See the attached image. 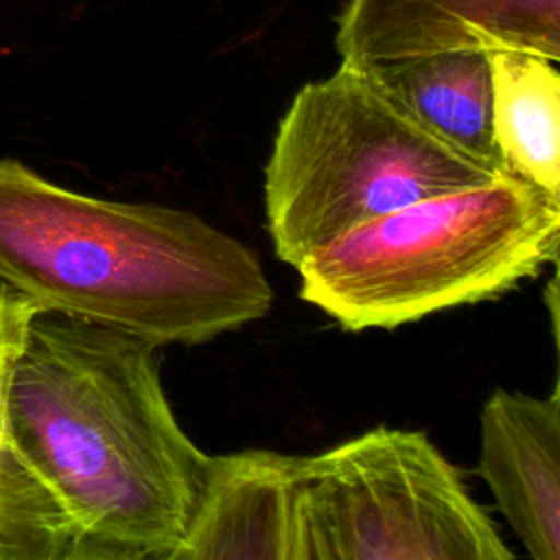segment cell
Instances as JSON below:
<instances>
[{
  "label": "cell",
  "mask_w": 560,
  "mask_h": 560,
  "mask_svg": "<svg viewBox=\"0 0 560 560\" xmlns=\"http://www.w3.org/2000/svg\"><path fill=\"white\" fill-rule=\"evenodd\" d=\"M158 346L35 311L9 387L0 560H168L208 453L179 427Z\"/></svg>",
  "instance_id": "obj_1"
},
{
  "label": "cell",
  "mask_w": 560,
  "mask_h": 560,
  "mask_svg": "<svg viewBox=\"0 0 560 560\" xmlns=\"http://www.w3.org/2000/svg\"><path fill=\"white\" fill-rule=\"evenodd\" d=\"M0 282L158 348L212 341L273 302L254 249L199 214L83 195L15 158L0 160Z\"/></svg>",
  "instance_id": "obj_2"
},
{
  "label": "cell",
  "mask_w": 560,
  "mask_h": 560,
  "mask_svg": "<svg viewBox=\"0 0 560 560\" xmlns=\"http://www.w3.org/2000/svg\"><path fill=\"white\" fill-rule=\"evenodd\" d=\"M560 199L503 171L392 210L298 265L300 298L341 328H398L494 300L558 262Z\"/></svg>",
  "instance_id": "obj_3"
},
{
  "label": "cell",
  "mask_w": 560,
  "mask_h": 560,
  "mask_svg": "<svg viewBox=\"0 0 560 560\" xmlns=\"http://www.w3.org/2000/svg\"><path fill=\"white\" fill-rule=\"evenodd\" d=\"M503 171L422 125L368 70L343 63L298 90L265 166L273 254L295 267L324 243Z\"/></svg>",
  "instance_id": "obj_4"
},
{
  "label": "cell",
  "mask_w": 560,
  "mask_h": 560,
  "mask_svg": "<svg viewBox=\"0 0 560 560\" xmlns=\"http://www.w3.org/2000/svg\"><path fill=\"white\" fill-rule=\"evenodd\" d=\"M311 560H508L492 518L420 431L376 427L304 455Z\"/></svg>",
  "instance_id": "obj_5"
},
{
  "label": "cell",
  "mask_w": 560,
  "mask_h": 560,
  "mask_svg": "<svg viewBox=\"0 0 560 560\" xmlns=\"http://www.w3.org/2000/svg\"><path fill=\"white\" fill-rule=\"evenodd\" d=\"M335 46L343 63L442 50H527L560 59V0H346Z\"/></svg>",
  "instance_id": "obj_6"
},
{
  "label": "cell",
  "mask_w": 560,
  "mask_h": 560,
  "mask_svg": "<svg viewBox=\"0 0 560 560\" xmlns=\"http://www.w3.org/2000/svg\"><path fill=\"white\" fill-rule=\"evenodd\" d=\"M302 468L304 455L265 448L208 455L168 560H311Z\"/></svg>",
  "instance_id": "obj_7"
},
{
  "label": "cell",
  "mask_w": 560,
  "mask_h": 560,
  "mask_svg": "<svg viewBox=\"0 0 560 560\" xmlns=\"http://www.w3.org/2000/svg\"><path fill=\"white\" fill-rule=\"evenodd\" d=\"M477 475L534 560H560V396L497 387L479 418Z\"/></svg>",
  "instance_id": "obj_8"
},
{
  "label": "cell",
  "mask_w": 560,
  "mask_h": 560,
  "mask_svg": "<svg viewBox=\"0 0 560 560\" xmlns=\"http://www.w3.org/2000/svg\"><path fill=\"white\" fill-rule=\"evenodd\" d=\"M433 133L508 171L492 136V77L483 50H442L368 68Z\"/></svg>",
  "instance_id": "obj_9"
},
{
  "label": "cell",
  "mask_w": 560,
  "mask_h": 560,
  "mask_svg": "<svg viewBox=\"0 0 560 560\" xmlns=\"http://www.w3.org/2000/svg\"><path fill=\"white\" fill-rule=\"evenodd\" d=\"M492 136L505 168L560 199V72L527 50H490Z\"/></svg>",
  "instance_id": "obj_10"
},
{
  "label": "cell",
  "mask_w": 560,
  "mask_h": 560,
  "mask_svg": "<svg viewBox=\"0 0 560 560\" xmlns=\"http://www.w3.org/2000/svg\"><path fill=\"white\" fill-rule=\"evenodd\" d=\"M35 304L28 302L22 293L0 282V468L7 448L9 431V387L15 361L22 352L28 324L35 315Z\"/></svg>",
  "instance_id": "obj_11"
},
{
  "label": "cell",
  "mask_w": 560,
  "mask_h": 560,
  "mask_svg": "<svg viewBox=\"0 0 560 560\" xmlns=\"http://www.w3.org/2000/svg\"><path fill=\"white\" fill-rule=\"evenodd\" d=\"M547 311H549V322H551V335L558 339V276H551L547 282V289L542 291Z\"/></svg>",
  "instance_id": "obj_12"
}]
</instances>
